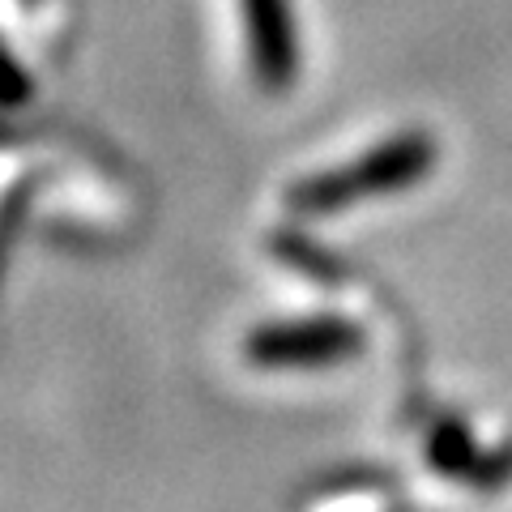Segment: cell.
Listing matches in <instances>:
<instances>
[{"mask_svg": "<svg viewBox=\"0 0 512 512\" xmlns=\"http://www.w3.org/2000/svg\"><path fill=\"white\" fill-rule=\"evenodd\" d=\"M478 444H474V431L466 419H440L436 427H431V436H427V466L444 474V478H466L470 483V474L478 466Z\"/></svg>", "mask_w": 512, "mask_h": 512, "instance_id": "cell-4", "label": "cell"}, {"mask_svg": "<svg viewBox=\"0 0 512 512\" xmlns=\"http://www.w3.org/2000/svg\"><path fill=\"white\" fill-rule=\"evenodd\" d=\"M508 474H512V444L500 448V453H483V457H478L470 483L474 487H495V483H504Z\"/></svg>", "mask_w": 512, "mask_h": 512, "instance_id": "cell-5", "label": "cell"}, {"mask_svg": "<svg viewBox=\"0 0 512 512\" xmlns=\"http://www.w3.org/2000/svg\"><path fill=\"white\" fill-rule=\"evenodd\" d=\"M431 167H436V141L414 128V133H397L384 146L359 154L355 163L329 167V171L291 184L286 188V205L299 218H329L367 197H389V192L423 184Z\"/></svg>", "mask_w": 512, "mask_h": 512, "instance_id": "cell-1", "label": "cell"}, {"mask_svg": "<svg viewBox=\"0 0 512 512\" xmlns=\"http://www.w3.org/2000/svg\"><path fill=\"white\" fill-rule=\"evenodd\" d=\"M363 329L355 320L312 316V320H274L248 333L244 355L256 367H325L363 355Z\"/></svg>", "mask_w": 512, "mask_h": 512, "instance_id": "cell-2", "label": "cell"}, {"mask_svg": "<svg viewBox=\"0 0 512 512\" xmlns=\"http://www.w3.org/2000/svg\"><path fill=\"white\" fill-rule=\"evenodd\" d=\"M248 30V64L256 86L282 94L299 77V43H295V13L291 0H239Z\"/></svg>", "mask_w": 512, "mask_h": 512, "instance_id": "cell-3", "label": "cell"}]
</instances>
